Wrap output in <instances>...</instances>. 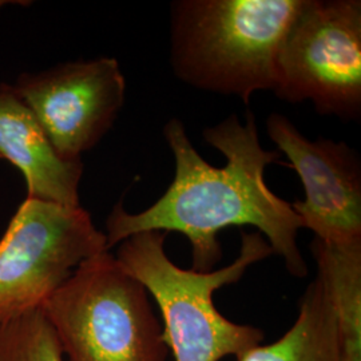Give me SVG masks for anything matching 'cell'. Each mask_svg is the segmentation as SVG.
Wrapping results in <instances>:
<instances>
[{
	"instance_id": "obj_1",
	"label": "cell",
	"mask_w": 361,
	"mask_h": 361,
	"mask_svg": "<svg viewBox=\"0 0 361 361\" xmlns=\"http://www.w3.org/2000/svg\"><path fill=\"white\" fill-rule=\"evenodd\" d=\"M202 135L225 155L226 164L210 165L194 149L180 119H170L164 137L176 162L173 182L141 213L131 214L122 202L114 207L104 232L107 249L138 233H180L192 245V269L207 273L222 258L219 233L228 226L250 225L264 234L293 277H305L308 265L297 245V233L304 225L292 204L265 183V169L279 164L280 153L261 146L253 113H246L245 123L233 114Z\"/></svg>"
},
{
	"instance_id": "obj_13",
	"label": "cell",
	"mask_w": 361,
	"mask_h": 361,
	"mask_svg": "<svg viewBox=\"0 0 361 361\" xmlns=\"http://www.w3.org/2000/svg\"><path fill=\"white\" fill-rule=\"evenodd\" d=\"M6 4H10V1H6V0H0V8L4 7Z\"/></svg>"
},
{
	"instance_id": "obj_12",
	"label": "cell",
	"mask_w": 361,
	"mask_h": 361,
	"mask_svg": "<svg viewBox=\"0 0 361 361\" xmlns=\"http://www.w3.org/2000/svg\"><path fill=\"white\" fill-rule=\"evenodd\" d=\"M0 361H66L42 308L0 324Z\"/></svg>"
},
{
	"instance_id": "obj_8",
	"label": "cell",
	"mask_w": 361,
	"mask_h": 361,
	"mask_svg": "<svg viewBox=\"0 0 361 361\" xmlns=\"http://www.w3.org/2000/svg\"><path fill=\"white\" fill-rule=\"evenodd\" d=\"M267 131L302 183L305 197L292 207L304 228L326 244L361 241V165L356 152L345 142L310 141L279 113L268 116Z\"/></svg>"
},
{
	"instance_id": "obj_4",
	"label": "cell",
	"mask_w": 361,
	"mask_h": 361,
	"mask_svg": "<svg viewBox=\"0 0 361 361\" xmlns=\"http://www.w3.org/2000/svg\"><path fill=\"white\" fill-rule=\"evenodd\" d=\"M66 361H166L147 290L110 250L85 261L40 307Z\"/></svg>"
},
{
	"instance_id": "obj_7",
	"label": "cell",
	"mask_w": 361,
	"mask_h": 361,
	"mask_svg": "<svg viewBox=\"0 0 361 361\" xmlns=\"http://www.w3.org/2000/svg\"><path fill=\"white\" fill-rule=\"evenodd\" d=\"M13 89L55 152L78 161L111 129L125 104L126 80L116 59L95 58L23 74Z\"/></svg>"
},
{
	"instance_id": "obj_9",
	"label": "cell",
	"mask_w": 361,
	"mask_h": 361,
	"mask_svg": "<svg viewBox=\"0 0 361 361\" xmlns=\"http://www.w3.org/2000/svg\"><path fill=\"white\" fill-rule=\"evenodd\" d=\"M0 158L20 170L27 198L80 207L82 159L68 161L55 152L35 116L10 85H0Z\"/></svg>"
},
{
	"instance_id": "obj_3",
	"label": "cell",
	"mask_w": 361,
	"mask_h": 361,
	"mask_svg": "<svg viewBox=\"0 0 361 361\" xmlns=\"http://www.w3.org/2000/svg\"><path fill=\"white\" fill-rule=\"evenodd\" d=\"M168 233L143 232L123 240L114 255L119 265L154 298L161 310L162 340L176 361H219L240 357L261 344L264 332L221 314L213 295L235 284L255 264L273 255L259 233H243L241 249L231 265L195 271L176 265L165 250Z\"/></svg>"
},
{
	"instance_id": "obj_2",
	"label": "cell",
	"mask_w": 361,
	"mask_h": 361,
	"mask_svg": "<svg viewBox=\"0 0 361 361\" xmlns=\"http://www.w3.org/2000/svg\"><path fill=\"white\" fill-rule=\"evenodd\" d=\"M304 0H180L171 4L173 71L200 90L274 91L283 42Z\"/></svg>"
},
{
	"instance_id": "obj_5",
	"label": "cell",
	"mask_w": 361,
	"mask_h": 361,
	"mask_svg": "<svg viewBox=\"0 0 361 361\" xmlns=\"http://www.w3.org/2000/svg\"><path fill=\"white\" fill-rule=\"evenodd\" d=\"M273 92L289 104L310 101L323 116H360V0H304L279 54Z\"/></svg>"
},
{
	"instance_id": "obj_6",
	"label": "cell",
	"mask_w": 361,
	"mask_h": 361,
	"mask_svg": "<svg viewBox=\"0 0 361 361\" xmlns=\"http://www.w3.org/2000/svg\"><path fill=\"white\" fill-rule=\"evenodd\" d=\"M107 250L83 207L26 198L0 238V324L40 308L85 261Z\"/></svg>"
},
{
	"instance_id": "obj_10",
	"label": "cell",
	"mask_w": 361,
	"mask_h": 361,
	"mask_svg": "<svg viewBox=\"0 0 361 361\" xmlns=\"http://www.w3.org/2000/svg\"><path fill=\"white\" fill-rule=\"evenodd\" d=\"M237 361H343L335 312L319 277L301 297L290 329L273 344L246 350Z\"/></svg>"
},
{
	"instance_id": "obj_11",
	"label": "cell",
	"mask_w": 361,
	"mask_h": 361,
	"mask_svg": "<svg viewBox=\"0 0 361 361\" xmlns=\"http://www.w3.org/2000/svg\"><path fill=\"white\" fill-rule=\"evenodd\" d=\"M310 250L335 312L343 361H361V241L326 244L313 238Z\"/></svg>"
}]
</instances>
